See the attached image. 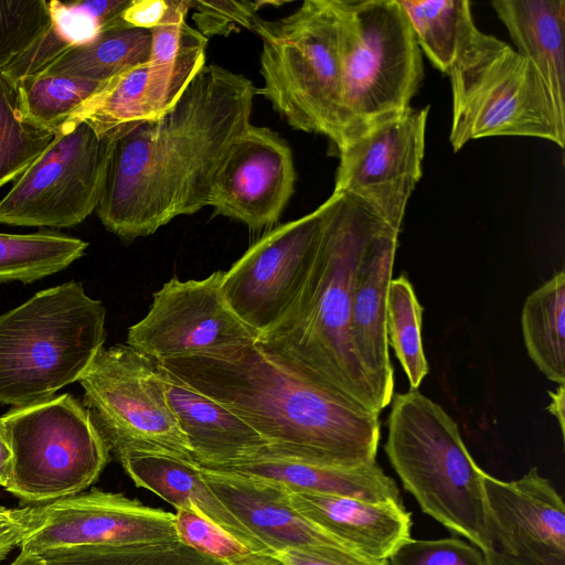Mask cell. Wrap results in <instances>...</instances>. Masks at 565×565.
Returning a JSON list of instances; mask_svg holds the SVG:
<instances>
[{
  "label": "cell",
  "mask_w": 565,
  "mask_h": 565,
  "mask_svg": "<svg viewBox=\"0 0 565 565\" xmlns=\"http://www.w3.org/2000/svg\"><path fill=\"white\" fill-rule=\"evenodd\" d=\"M257 88L246 76L204 65L162 116L119 128L97 216L125 242L209 206L214 178L252 125Z\"/></svg>",
  "instance_id": "cell-1"
},
{
  "label": "cell",
  "mask_w": 565,
  "mask_h": 565,
  "mask_svg": "<svg viewBox=\"0 0 565 565\" xmlns=\"http://www.w3.org/2000/svg\"><path fill=\"white\" fill-rule=\"evenodd\" d=\"M158 362L254 428L268 445L260 458L344 469L375 461L379 412L295 375L255 342Z\"/></svg>",
  "instance_id": "cell-2"
},
{
  "label": "cell",
  "mask_w": 565,
  "mask_h": 565,
  "mask_svg": "<svg viewBox=\"0 0 565 565\" xmlns=\"http://www.w3.org/2000/svg\"><path fill=\"white\" fill-rule=\"evenodd\" d=\"M327 203L302 288L282 320L255 344L305 381L381 413L384 406L355 355L350 326L355 274L386 223L349 195L333 192Z\"/></svg>",
  "instance_id": "cell-3"
},
{
  "label": "cell",
  "mask_w": 565,
  "mask_h": 565,
  "mask_svg": "<svg viewBox=\"0 0 565 565\" xmlns=\"http://www.w3.org/2000/svg\"><path fill=\"white\" fill-rule=\"evenodd\" d=\"M106 309L68 281L0 315V404L23 407L78 382L104 347Z\"/></svg>",
  "instance_id": "cell-4"
},
{
  "label": "cell",
  "mask_w": 565,
  "mask_h": 565,
  "mask_svg": "<svg viewBox=\"0 0 565 565\" xmlns=\"http://www.w3.org/2000/svg\"><path fill=\"white\" fill-rule=\"evenodd\" d=\"M386 456L422 511L483 552L491 548L483 470L457 423L417 390L392 397Z\"/></svg>",
  "instance_id": "cell-5"
},
{
  "label": "cell",
  "mask_w": 565,
  "mask_h": 565,
  "mask_svg": "<svg viewBox=\"0 0 565 565\" xmlns=\"http://www.w3.org/2000/svg\"><path fill=\"white\" fill-rule=\"evenodd\" d=\"M262 40L257 89L287 124L328 137L337 148L343 135L338 18L333 0H306L278 20L256 17Z\"/></svg>",
  "instance_id": "cell-6"
},
{
  "label": "cell",
  "mask_w": 565,
  "mask_h": 565,
  "mask_svg": "<svg viewBox=\"0 0 565 565\" xmlns=\"http://www.w3.org/2000/svg\"><path fill=\"white\" fill-rule=\"evenodd\" d=\"M447 75L455 152L491 136L534 137L564 147L565 116L533 64L508 43L477 28Z\"/></svg>",
  "instance_id": "cell-7"
},
{
  "label": "cell",
  "mask_w": 565,
  "mask_h": 565,
  "mask_svg": "<svg viewBox=\"0 0 565 565\" xmlns=\"http://www.w3.org/2000/svg\"><path fill=\"white\" fill-rule=\"evenodd\" d=\"M333 4L339 29L343 140L362 126L411 107L424 68L420 49L398 0H333Z\"/></svg>",
  "instance_id": "cell-8"
},
{
  "label": "cell",
  "mask_w": 565,
  "mask_h": 565,
  "mask_svg": "<svg viewBox=\"0 0 565 565\" xmlns=\"http://www.w3.org/2000/svg\"><path fill=\"white\" fill-rule=\"evenodd\" d=\"M0 425L12 450L4 489L26 502L41 505L81 493L110 459L87 409L71 394L14 407Z\"/></svg>",
  "instance_id": "cell-9"
},
{
  "label": "cell",
  "mask_w": 565,
  "mask_h": 565,
  "mask_svg": "<svg viewBox=\"0 0 565 565\" xmlns=\"http://www.w3.org/2000/svg\"><path fill=\"white\" fill-rule=\"evenodd\" d=\"M78 383L110 457L149 451L195 462L168 404L157 360L128 344L103 347Z\"/></svg>",
  "instance_id": "cell-10"
},
{
  "label": "cell",
  "mask_w": 565,
  "mask_h": 565,
  "mask_svg": "<svg viewBox=\"0 0 565 565\" xmlns=\"http://www.w3.org/2000/svg\"><path fill=\"white\" fill-rule=\"evenodd\" d=\"M116 132L87 122L62 125L53 142L0 200V224L61 230L96 211Z\"/></svg>",
  "instance_id": "cell-11"
},
{
  "label": "cell",
  "mask_w": 565,
  "mask_h": 565,
  "mask_svg": "<svg viewBox=\"0 0 565 565\" xmlns=\"http://www.w3.org/2000/svg\"><path fill=\"white\" fill-rule=\"evenodd\" d=\"M429 106L408 107L348 134L338 147L333 192L349 195L399 231L423 174Z\"/></svg>",
  "instance_id": "cell-12"
},
{
  "label": "cell",
  "mask_w": 565,
  "mask_h": 565,
  "mask_svg": "<svg viewBox=\"0 0 565 565\" xmlns=\"http://www.w3.org/2000/svg\"><path fill=\"white\" fill-rule=\"evenodd\" d=\"M328 203L265 233L222 279L233 312L258 335L271 330L297 298L315 260Z\"/></svg>",
  "instance_id": "cell-13"
},
{
  "label": "cell",
  "mask_w": 565,
  "mask_h": 565,
  "mask_svg": "<svg viewBox=\"0 0 565 565\" xmlns=\"http://www.w3.org/2000/svg\"><path fill=\"white\" fill-rule=\"evenodd\" d=\"M224 271L204 279L172 278L153 294L148 313L128 329L127 343L157 361L213 354L256 342L258 334L230 308Z\"/></svg>",
  "instance_id": "cell-14"
},
{
  "label": "cell",
  "mask_w": 565,
  "mask_h": 565,
  "mask_svg": "<svg viewBox=\"0 0 565 565\" xmlns=\"http://www.w3.org/2000/svg\"><path fill=\"white\" fill-rule=\"evenodd\" d=\"M174 514L121 493L92 489L40 505L20 553L85 545L177 541Z\"/></svg>",
  "instance_id": "cell-15"
},
{
  "label": "cell",
  "mask_w": 565,
  "mask_h": 565,
  "mask_svg": "<svg viewBox=\"0 0 565 565\" xmlns=\"http://www.w3.org/2000/svg\"><path fill=\"white\" fill-rule=\"evenodd\" d=\"M296 171L287 141L250 125L232 145L213 181L209 206L215 215L252 230L274 225L295 191Z\"/></svg>",
  "instance_id": "cell-16"
},
{
  "label": "cell",
  "mask_w": 565,
  "mask_h": 565,
  "mask_svg": "<svg viewBox=\"0 0 565 565\" xmlns=\"http://www.w3.org/2000/svg\"><path fill=\"white\" fill-rule=\"evenodd\" d=\"M491 548L526 565H565V504L534 467L514 481L486 471Z\"/></svg>",
  "instance_id": "cell-17"
},
{
  "label": "cell",
  "mask_w": 565,
  "mask_h": 565,
  "mask_svg": "<svg viewBox=\"0 0 565 565\" xmlns=\"http://www.w3.org/2000/svg\"><path fill=\"white\" fill-rule=\"evenodd\" d=\"M398 233L387 224L377 232L360 263L352 292V345L384 408L394 391L386 308Z\"/></svg>",
  "instance_id": "cell-18"
},
{
  "label": "cell",
  "mask_w": 565,
  "mask_h": 565,
  "mask_svg": "<svg viewBox=\"0 0 565 565\" xmlns=\"http://www.w3.org/2000/svg\"><path fill=\"white\" fill-rule=\"evenodd\" d=\"M200 468L216 497L273 554L288 548L308 550L322 546L348 550L297 512L289 502V490L282 484L234 472Z\"/></svg>",
  "instance_id": "cell-19"
},
{
  "label": "cell",
  "mask_w": 565,
  "mask_h": 565,
  "mask_svg": "<svg viewBox=\"0 0 565 565\" xmlns=\"http://www.w3.org/2000/svg\"><path fill=\"white\" fill-rule=\"evenodd\" d=\"M291 507L348 550L365 558L388 559L411 537L412 513L403 502L290 492Z\"/></svg>",
  "instance_id": "cell-20"
},
{
  "label": "cell",
  "mask_w": 565,
  "mask_h": 565,
  "mask_svg": "<svg viewBox=\"0 0 565 565\" xmlns=\"http://www.w3.org/2000/svg\"><path fill=\"white\" fill-rule=\"evenodd\" d=\"M168 404L195 462L215 468L260 458L268 445L221 403L192 388L158 362Z\"/></svg>",
  "instance_id": "cell-21"
},
{
  "label": "cell",
  "mask_w": 565,
  "mask_h": 565,
  "mask_svg": "<svg viewBox=\"0 0 565 565\" xmlns=\"http://www.w3.org/2000/svg\"><path fill=\"white\" fill-rule=\"evenodd\" d=\"M117 461L137 487L153 492L177 510L194 509L249 550L274 555L216 497L196 462L149 451H130Z\"/></svg>",
  "instance_id": "cell-22"
},
{
  "label": "cell",
  "mask_w": 565,
  "mask_h": 565,
  "mask_svg": "<svg viewBox=\"0 0 565 565\" xmlns=\"http://www.w3.org/2000/svg\"><path fill=\"white\" fill-rule=\"evenodd\" d=\"M207 469L277 482L290 492L345 497L374 503L403 502L395 480L376 461L344 469L260 458Z\"/></svg>",
  "instance_id": "cell-23"
},
{
  "label": "cell",
  "mask_w": 565,
  "mask_h": 565,
  "mask_svg": "<svg viewBox=\"0 0 565 565\" xmlns=\"http://www.w3.org/2000/svg\"><path fill=\"white\" fill-rule=\"evenodd\" d=\"M491 4L515 51L533 64L565 116V1L497 0Z\"/></svg>",
  "instance_id": "cell-24"
},
{
  "label": "cell",
  "mask_w": 565,
  "mask_h": 565,
  "mask_svg": "<svg viewBox=\"0 0 565 565\" xmlns=\"http://www.w3.org/2000/svg\"><path fill=\"white\" fill-rule=\"evenodd\" d=\"M130 0L47 1L51 22L32 45L1 74L14 86L42 74L73 47L93 41L102 32L127 26L121 14Z\"/></svg>",
  "instance_id": "cell-25"
},
{
  "label": "cell",
  "mask_w": 565,
  "mask_h": 565,
  "mask_svg": "<svg viewBox=\"0 0 565 565\" xmlns=\"http://www.w3.org/2000/svg\"><path fill=\"white\" fill-rule=\"evenodd\" d=\"M150 47V31L115 26L93 41L71 49L42 74L105 83L147 63Z\"/></svg>",
  "instance_id": "cell-26"
},
{
  "label": "cell",
  "mask_w": 565,
  "mask_h": 565,
  "mask_svg": "<svg viewBox=\"0 0 565 565\" xmlns=\"http://www.w3.org/2000/svg\"><path fill=\"white\" fill-rule=\"evenodd\" d=\"M521 326L530 359L546 379L565 384L564 269L527 296Z\"/></svg>",
  "instance_id": "cell-27"
},
{
  "label": "cell",
  "mask_w": 565,
  "mask_h": 565,
  "mask_svg": "<svg viewBox=\"0 0 565 565\" xmlns=\"http://www.w3.org/2000/svg\"><path fill=\"white\" fill-rule=\"evenodd\" d=\"M8 565H227L183 542L85 545L19 553Z\"/></svg>",
  "instance_id": "cell-28"
},
{
  "label": "cell",
  "mask_w": 565,
  "mask_h": 565,
  "mask_svg": "<svg viewBox=\"0 0 565 565\" xmlns=\"http://www.w3.org/2000/svg\"><path fill=\"white\" fill-rule=\"evenodd\" d=\"M419 49L447 74L477 26L467 0H398Z\"/></svg>",
  "instance_id": "cell-29"
},
{
  "label": "cell",
  "mask_w": 565,
  "mask_h": 565,
  "mask_svg": "<svg viewBox=\"0 0 565 565\" xmlns=\"http://www.w3.org/2000/svg\"><path fill=\"white\" fill-rule=\"evenodd\" d=\"M87 247V242L53 230L0 233V282L29 284L62 271Z\"/></svg>",
  "instance_id": "cell-30"
},
{
  "label": "cell",
  "mask_w": 565,
  "mask_h": 565,
  "mask_svg": "<svg viewBox=\"0 0 565 565\" xmlns=\"http://www.w3.org/2000/svg\"><path fill=\"white\" fill-rule=\"evenodd\" d=\"M57 134L24 118L17 87L0 73V188L15 182Z\"/></svg>",
  "instance_id": "cell-31"
},
{
  "label": "cell",
  "mask_w": 565,
  "mask_h": 565,
  "mask_svg": "<svg viewBox=\"0 0 565 565\" xmlns=\"http://www.w3.org/2000/svg\"><path fill=\"white\" fill-rule=\"evenodd\" d=\"M422 317L423 307L408 278L404 275L392 278L386 308L388 345L407 375L411 390H417L428 373L422 341Z\"/></svg>",
  "instance_id": "cell-32"
},
{
  "label": "cell",
  "mask_w": 565,
  "mask_h": 565,
  "mask_svg": "<svg viewBox=\"0 0 565 565\" xmlns=\"http://www.w3.org/2000/svg\"><path fill=\"white\" fill-rule=\"evenodd\" d=\"M105 83L41 74L15 87L24 118L42 128L58 131L67 118L98 93Z\"/></svg>",
  "instance_id": "cell-33"
},
{
  "label": "cell",
  "mask_w": 565,
  "mask_h": 565,
  "mask_svg": "<svg viewBox=\"0 0 565 565\" xmlns=\"http://www.w3.org/2000/svg\"><path fill=\"white\" fill-rule=\"evenodd\" d=\"M174 516L179 541L227 565H273L278 561L249 550L194 509H179Z\"/></svg>",
  "instance_id": "cell-34"
},
{
  "label": "cell",
  "mask_w": 565,
  "mask_h": 565,
  "mask_svg": "<svg viewBox=\"0 0 565 565\" xmlns=\"http://www.w3.org/2000/svg\"><path fill=\"white\" fill-rule=\"evenodd\" d=\"M45 0H0V73L49 28Z\"/></svg>",
  "instance_id": "cell-35"
},
{
  "label": "cell",
  "mask_w": 565,
  "mask_h": 565,
  "mask_svg": "<svg viewBox=\"0 0 565 565\" xmlns=\"http://www.w3.org/2000/svg\"><path fill=\"white\" fill-rule=\"evenodd\" d=\"M390 565H487L481 550L456 537L409 539L388 558Z\"/></svg>",
  "instance_id": "cell-36"
},
{
  "label": "cell",
  "mask_w": 565,
  "mask_h": 565,
  "mask_svg": "<svg viewBox=\"0 0 565 565\" xmlns=\"http://www.w3.org/2000/svg\"><path fill=\"white\" fill-rule=\"evenodd\" d=\"M281 1H190L192 19L196 30L206 39L214 35L227 36L239 29L252 30L257 12L264 7L280 6Z\"/></svg>",
  "instance_id": "cell-37"
},
{
  "label": "cell",
  "mask_w": 565,
  "mask_h": 565,
  "mask_svg": "<svg viewBox=\"0 0 565 565\" xmlns=\"http://www.w3.org/2000/svg\"><path fill=\"white\" fill-rule=\"evenodd\" d=\"M274 556L285 565H390L388 559H370L333 546L288 548L274 553Z\"/></svg>",
  "instance_id": "cell-38"
},
{
  "label": "cell",
  "mask_w": 565,
  "mask_h": 565,
  "mask_svg": "<svg viewBox=\"0 0 565 565\" xmlns=\"http://www.w3.org/2000/svg\"><path fill=\"white\" fill-rule=\"evenodd\" d=\"M40 505L6 508L0 505V562L20 546L26 535L38 524Z\"/></svg>",
  "instance_id": "cell-39"
},
{
  "label": "cell",
  "mask_w": 565,
  "mask_h": 565,
  "mask_svg": "<svg viewBox=\"0 0 565 565\" xmlns=\"http://www.w3.org/2000/svg\"><path fill=\"white\" fill-rule=\"evenodd\" d=\"M170 0H130L121 14L122 23L150 31L163 21Z\"/></svg>",
  "instance_id": "cell-40"
},
{
  "label": "cell",
  "mask_w": 565,
  "mask_h": 565,
  "mask_svg": "<svg viewBox=\"0 0 565 565\" xmlns=\"http://www.w3.org/2000/svg\"><path fill=\"white\" fill-rule=\"evenodd\" d=\"M12 472V450L0 425V486L6 488Z\"/></svg>",
  "instance_id": "cell-41"
},
{
  "label": "cell",
  "mask_w": 565,
  "mask_h": 565,
  "mask_svg": "<svg viewBox=\"0 0 565 565\" xmlns=\"http://www.w3.org/2000/svg\"><path fill=\"white\" fill-rule=\"evenodd\" d=\"M551 403L547 411L557 419L562 435L565 434V387L559 384L556 391H548Z\"/></svg>",
  "instance_id": "cell-42"
},
{
  "label": "cell",
  "mask_w": 565,
  "mask_h": 565,
  "mask_svg": "<svg viewBox=\"0 0 565 565\" xmlns=\"http://www.w3.org/2000/svg\"><path fill=\"white\" fill-rule=\"evenodd\" d=\"M483 555L487 565H526L519 563L493 548L483 552Z\"/></svg>",
  "instance_id": "cell-43"
},
{
  "label": "cell",
  "mask_w": 565,
  "mask_h": 565,
  "mask_svg": "<svg viewBox=\"0 0 565 565\" xmlns=\"http://www.w3.org/2000/svg\"><path fill=\"white\" fill-rule=\"evenodd\" d=\"M273 565H285V564H284V563H281V562L278 559V561H277L275 564H273Z\"/></svg>",
  "instance_id": "cell-44"
}]
</instances>
